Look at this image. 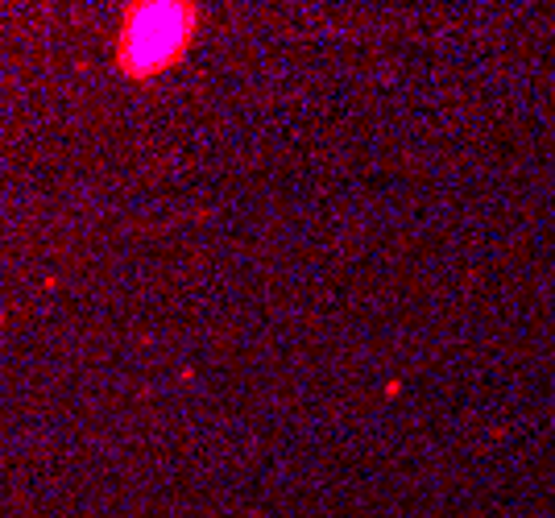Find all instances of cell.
<instances>
[{
	"label": "cell",
	"mask_w": 555,
	"mask_h": 518,
	"mask_svg": "<svg viewBox=\"0 0 555 518\" xmlns=\"http://www.w3.org/2000/svg\"><path fill=\"white\" fill-rule=\"evenodd\" d=\"M141 34L129 47L141 54V67L145 72H158L166 63H175V54L183 50L186 34V9H141Z\"/></svg>",
	"instance_id": "1"
}]
</instances>
